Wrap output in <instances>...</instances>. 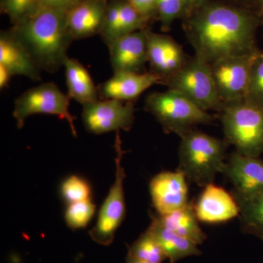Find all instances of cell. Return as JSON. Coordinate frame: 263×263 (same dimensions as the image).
Returning a JSON list of instances; mask_svg holds the SVG:
<instances>
[{
    "label": "cell",
    "mask_w": 263,
    "mask_h": 263,
    "mask_svg": "<svg viewBox=\"0 0 263 263\" xmlns=\"http://www.w3.org/2000/svg\"><path fill=\"white\" fill-rule=\"evenodd\" d=\"M254 24L245 12L222 5L207 8L195 21L191 41L196 56L212 64L223 57L255 51Z\"/></svg>",
    "instance_id": "obj_1"
},
{
    "label": "cell",
    "mask_w": 263,
    "mask_h": 263,
    "mask_svg": "<svg viewBox=\"0 0 263 263\" xmlns=\"http://www.w3.org/2000/svg\"><path fill=\"white\" fill-rule=\"evenodd\" d=\"M67 13L43 7L8 30L41 70L54 73L68 57L67 50L75 40L69 30Z\"/></svg>",
    "instance_id": "obj_2"
},
{
    "label": "cell",
    "mask_w": 263,
    "mask_h": 263,
    "mask_svg": "<svg viewBox=\"0 0 263 263\" xmlns=\"http://www.w3.org/2000/svg\"><path fill=\"white\" fill-rule=\"evenodd\" d=\"M179 170L198 186L213 183L224 167L226 143L202 132L190 129L181 136Z\"/></svg>",
    "instance_id": "obj_3"
},
{
    "label": "cell",
    "mask_w": 263,
    "mask_h": 263,
    "mask_svg": "<svg viewBox=\"0 0 263 263\" xmlns=\"http://www.w3.org/2000/svg\"><path fill=\"white\" fill-rule=\"evenodd\" d=\"M221 116L227 141L248 157L263 153V108L247 100L226 104Z\"/></svg>",
    "instance_id": "obj_4"
},
{
    "label": "cell",
    "mask_w": 263,
    "mask_h": 263,
    "mask_svg": "<svg viewBox=\"0 0 263 263\" xmlns=\"http://www.w3.org/2000/svg\"><path fill=\"white\" fill-rule=\"evenodd\" d=\"M145 109L155 117L166 133H174L180 136L195 126L212 121L207 111L173 89L148 95Z\"/></svg>",
    "instance_id": "obj_5"
},
{
    "label": "cell",
    "mask_w": 263,
    "mask_h": 263,
    "mask_svg": "<svg viewBox=\"0 0 263 263\" xmlns=\"http://www.w3.org/2000/svg\"><path fill=\"white\" fill-rule=\"evenodd\" d=\"M162 82L205 111L222 110L224 107L216 89L210 64L196 55Z\"/></svg>",
    "instance_id": "obj_6"
},
{
    "label": "cell",
    "mask_w": 263,
    "mask_h": 263,
    "mask_svg": "<svg viewBox=\"0 0 263 263\" xmlns=\"http://www.w3.org/2000/svg\"><path fill=\"white\" fill-rule=\"evenodd\" d=\"M70 98L64 94L53 83H44L24 91L15 100L13 116L17 127L22 129L26 119L37 114H51L65 119L74 136H77L76 118L70 113Z\"/></svg>",
    "instance_id": "obj_7"
},
{
    "label": "cell",
    "mask_w": 263,
    "mask_h": 263,
    "mask_svg": "<svg viewBox=\"0 0 263 263\" xmlns=\"http://www.w3.org/2000/svg\"><path fill=\"white\" fill-rule=\"evenodd\" d=\"M116 148L115 181L102 204L96 224L89 231L91 239L98 245L105 247L113 243L116 233L122 224L127 212L124 192L126 175L122 167L123 152L119 137H117Z\"/></svg>",
    "instance_id": "obj_8"
},
{
    "label": "cell",
    "mask_w": 263,
    "mask_h": 263,
    "mask_svg": "<svg viewBox=\"0 0 263 263\" xmlns=\"http://www.w3.org/2000/svg\"><path fill=\"white\" fill-rule=\"evenodd\" d=\"M258 52L223 57L210 64L218 94L223 104L245 100L251 70Z\"/></svg>",
    "instance_id": "obj_9"
},
{
    "label": "cell",
    "mask_w": 263,
    "mask_h": 263,
    "mask_svg": "<svg viewBox=\"0 0 263 263\" xmlns=\"http://www.w3.org/2000/svg\"><path fill=\"white\" fill-rule=\"evenodd\" d=\"M133 102L117 100H98L83 106L85 129L94 135L109 132L129 131L135 120Z\"/></svg>",
    "instance_id": "obj_10"
},
{
    "label": "cell",
    "mask_w": 263,
    "mask_h": 263,
    "mask_svg": "<svg viewBox=\"0 0 263 263\" xmlns=\"http://www.w3.org/2000/svg\"><path fill=\"white\" fill-rule=\"evenodd\" d=\"M221 174L234 186L238 203L247 202L263 195V161L235 152L224 164Z\"/></svg>",
    "instance_id": "obj_11"
},
{
    "label": "cell",
    "mask_w": 263,
    "mask_h": 263,
    "mask_svg": "<svg viewBox=\"0 0 263 263\" xmlns=\"http://www.w3.org/2000/svg\"><path fill=\"white\" fill-rule=\"evenodd\" d=\"M182 171H163L151 180L149 192L154 207L159 215L178 210L188 201V186Z\"/></svg>",
    "instance_id": "obj_12"
},
{
    "label": "cell",
    "mask_w": 263,
    "mask_h": 263,
    "mask_svg": "<svg viewBox=\"0 0 263 263\" xmlns=\"http://www.w3.org/2000/svg\"><path fill=\"white\" fill-rule=\"evenodd\" d=\"M148 34L145 29L119 38L108 46L114 73L140 72L148 62Z\"/></svg>",
    "instance_id": "obj_13"
},
{
    "label": "cell",
    "mask_w": 263,
    "mask_h": 263,
    "mask_svg": "<svg viewBox=\"0 0 263 263\" xmlns=\"http://www.w3.org/2000/svg\"><path fill=\"white\" fill-rule=\"evenodd\" d=\"M194 208L198 220L208 224L226 222L240 214L236 199L214 183L204 186Z\"/></svg>",
    "instance_id": "obj_14"
},
{
    "label": "cell",
    "mask_w": 263,
    "mask_h": 263,
    "mask_svg": "<svg viewBox=\"0 0 263 263\" xmlns=\"http://www.w3.org/2000/svg\"><path fill=\"white\" fill-rule=\"evenodd\" d=\"M162 81V78L153 72H116L108 80L99 85V98L102 100L133 102L143 91Z\"/></svg>",
    "instance_id": "obj_15"
},
{
    "label": "cell",
    "mask_w": 263,
    "mask_h": 263,
    "mask_svg": "<svg viewBox=\"0 0 263 263\" xmlns=\"http://www.w3.org/2000/svg\"><path fill=\"white\" fill-rule=\"evenodd\" d=\"M148 62L152 72L163 81L179 70L186 60L182 48L174 39L148 31Z\"/></svg>",
    "instance_id": "obj_16"
},
{
    "label": "cell",
    "mask_w": 263,
    "mask_h": 263,
    "mask_svg": "<svg viewBox=\"0 0 263 263\" xmlns=\"http://www.w3.org/2000/svg\"><path fill=\"white\" fill-rule=\"evenodd\" d=\"M107 8L105 0H80L67 10V25L73 39L101 34Z\"/></svg>",
    "instance_id": "obj_17"
},
{
    "label": "cell",
    "mask_w": 263,
    "mask_h": 263,
    "mask_svg": "<svg viewBox=\"0 0 263 263\" xmlns=\"http://www.w3.org/2000/svg\"><path fill=\"white\" fill-rule=\"evenodd\" d=\"M0 65L13 76H23L34 81L42 79L41 70L8 30L0 34Z\"/></svg>",
    "instance_id": "obj_18"
},
{
    "label": "cell",
    "mask_w": 263,
    "mask_h": 263,
    "mask_svg": "<svg viewBox=\"0 0 263 263\" xmlns=\"http://www.w3.org/2000/svg\"><path fill=\"white\" fill-rule=\"evenodd\" d=\"M151 219L148 229L160 243L167 258L170 259V263H176L180 259L202 254L197 245L193 241L162 226L157 215L151 214Z\"/></svg>",
    "instance_id": "obj_19"
},
{
    "label": "cell",
    "mask_w": 263,
    "mask_h": 263,
    "mask_svg": "<svg viewBox=\"0 0 263 263\" xmlns=\"http://www.w3.org/2000/svg\"><path fill=\"white\" fill-rule=\"evenodd\" d=\"M64 67L65 69L66 84L71 99L84 105L98 101V87L95 86L89 72L81 62L67 57Z\"/></svg>",
    "instance_id": "obj_20"
},
{
    "label": "cell",
    "mask_w": 263,
    "mask_h": 263,
    "mask_svg": "<svg viewBox=\"0 0 263 263\" xmlns=\"http://www.w3.org/2000/svg\"><path fill=\"white\" fill-rule=\"evenodd\" d=\"M157 216L162 226L197 246L206 240V235L199 224L200 221L192 202H189L184 206L169 214Z\"/></svg>",
    "instance_id": "obj_21"
},
{
    "label": "cell",
    "mask_w": 263,
    "mask_h": 263,
    "mask_svg": "<svg viewBox=\"0 0 263 263\" xmlns=\"http://www.w3.org/2000/svg\"><path fill=\"white\" fill-rule=\"evenodd\" d=\"M146 19L127 1H121L120 13L117 23L108 32L100 34L107 46L123 36L141 30Z\"/></svg>",
    "instance_id": "obj_22"
},
{
    "label": "cell",
    "mask_w": 263,
    "mask_h": 263,
    "mask_svg": "<svg viewBox=\"0 0 263 263\" xmlns=\"http://www.w3.org/2000/svg\"><path fill=\"white\" fill-rule=\"evenodd\" d=\"M127 255L150 263H162L167 259L160 243L148 229L128 247Z\"/></svg>",
    "instance_id": "obj_23"
},
{
    "label": "cell",
    "mask_w": 263,
    "mask_h": 263,
    "mask_svg": "<svg viewBox=\"0 0 263 263\" xmlns=\"http://www.w3.org/2000/svg\"><path fill=\"white\" fill-rule=\"evenodd\" d=\"M239 204L240 218L245 229L263 240V195Z\"/></svg>",
    "instance_id": "obj_24"
},
{
    "label": "cell",
    "mask_w": 263,
    "mask_h": 263,
    "mask_svg": "<svg viewBox=\"0 0 263 263\" xmlns=\"http://www.w3.org/2000/svg\"><path fill=\"white\" fill-rule=\"evenodd\" d=\"M43 8L41 0H1V11L13 25L37 13Z\"/></svg>",
    "instance_id": "obj_25"
},
{
    "label": "cell",
    "mask_w": 263,
    "mask_h": 263,
    "mask_svg": "<svg viewBox=\"0 0 263 263\" xmlns=\"http://www.w3.org/2000/svg\"><path fill=\"white\" fill-rule=\"evenodd\" d=\"M96 206L91 199L69 204L65 211L66 224L70 229H82L89 224L95 214Z\"/></svg>",
    "instance_id": "obj_26"
},
{
    "label": "cell",
    "mask_w": 263,
    "mask_h": 263,
    "mask_svg": "<svg viewBox=\"0 0 263 263\" xmlns=\"http://www.w3.org/2000/svg\"><path fill=\"white\" fill-rule=\"evenodd\" d=\"M61 193L64 200L71 204L89 200L91 192L87 181L73 175L62 183Z\"/></svg>",
    "instance_id": "obj_27"
},
{
    "label": "cell",
    "mask_w": 263,
    "mask_h": 263,
    "mask_svg": "<svg viewBox=\"0 0 263 263\" xmlns=\"http://www.w3.org/2000/svg\"><path fill=\"white\" fill-rule=\"evenodd\" d=\"M245 100L263 108V54L260 53L252 65Z\"/></svg>",
    "instance_id": "obj_28"
},
{
    "label": "cell",
    "mask_w": 263,
    "mask_h": 263,
    "mask_svg": "<svg viewBox=\"0 0 263 263\" xmlns=\"http://www.w3.org/2000/svg\"><path fill=\"white\" fill-rule=\"evenodd\" d=\"M186 3V0H157V11L163 28H168L181 13Z\"/></svg>",
    "instance_id": "obj_29"
},
{
    "label": "cell",
    "mask_w": 263,
    "mask_h": 263,
    "mask_svg": "<svg viewBox=\"0 0 263 263\" xmlns=\"http://www.w3.org/2000/svg\"><path fill=\"white\" fill-rule=\"evenodd\" d=\"M143 17L148 18L157 11V0H126Z\"/></svg>",
    "instance_id": "obj_30"
},
{
    "label": "cell",
    "mask_w": 263,
    "mask_h": 263,
    "mask_svg": "<svg viewBox=\"0 0 263 263\" xmlns=\"http://www.w3.org/2000/svg\"><path fill=\"white\" fill-rule=\"evenodd\" d=\"M80 0H41L45 8L68 10Z\"/></svg>",
    "instance_id": "obj_31"
},
{
    "label": "cell",
    "mask_w": 263,
    "mask_h": 263,
    "mask_svg": "<svg viewBox=\"0 0 263 263\" xmlns=\"http://www.w3.org/2000/svg\"><path fill=\"white\" fill-rule=\"evenodd\" d=\"M12 77L13 76L8 69L4 66L0 65V89H3L6 88L9 84Z\"/></svg>",
    "instance_id": "obj_32"
},
{
    "label": "cell",
    "mask_w": 263,
    "mask_h": 263,
    "mask_svg": "<svg viewBox=\"0 0 263 263\" xmlns=\"http://www.w3.org/2000/svg\"><path fill=\"white\" fill-rule=\"evenodd\" d=\"M126 263H150L144 262V261L140 260V259L134 258V257H130V256L127 255L126 257Z\"/></svg>",
    "instance_id": "obj_33"
},
{
    "label": "cell",
    "mask_w": 263,
    "mask_h": 263,
    "mask_svg": "<svg viewBox=\"0 0 263 263\" xmlns=\"http://www.w3.org/2000/svg\"><path fill=\"white\" fill-rule=\"evenodd\" d=\"M186 3H187V2H190V1H191V0H186Z\"/></svg>",
    "instance_id": "obj_34"
},
{
    "label": "cell",
    "mask_w": 263,
    "mask_h": 263,
    "mask_svg": "<svg viewBox=\"0 0 263 263\" xmlns=\"http://www.w3.org/2000/svg\"><path fill=\"white\" fill-rule=\"evenodd\" d=\"M262 1H263V0H262Z\"/></svg>",
    "instance_id": "obj_35"
}]
</instances>
